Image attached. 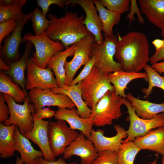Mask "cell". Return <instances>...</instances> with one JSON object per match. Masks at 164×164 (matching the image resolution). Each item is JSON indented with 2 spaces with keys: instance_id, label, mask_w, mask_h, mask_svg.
<instances>
[{
  "instance_id": "cell-1",
  "label": "cell",
  "mask_w": 164,
  "mask_h": 164,
  "mask_svg": "<svg viewBox=\"0 0 164 164\" xmlns=\"http://www.w3.org/2000/svg\"><path fill=\"white\" fill-rule=\"evenodd\" d=\"M115 58L121 70L128 72H140L149 61V45L142 32L132 31L121 36L118 33Z\"/></svg>"
},
{
  "instance_id": "cell-2",
  "label": "cell",
  "mask_w": 164,
  "mask_h": 164,
  "mask_svg": "<svg viewBox=\"0 0 164 164\" xmlns=\"http://www.w3.org/2000/svg\"><path fill=\"white\" fill-rule=\"evenodd\" d=\"M47 16L50 22L46 35L52 40L60 41L65 49L84 37L93 35L84 24L85 16H79L78 12H67L60 18L51 14Z\"/></svg>"
},
{
  "instance_id": "cell-3",
  "label": "cell",
  "mask_w": 164,
  "mask_h": 164,
  "mask_svg": "<svg viewBox=\"0 0 164 164\" xmlns=\"http://www.w3.org/2000/svg\"><path fill=\"white\" fill-rule=\"evenodd\" d=\"M108 74L94 67L90 74L82 82V98L91 110L108 91L115 90L108 78Z\"/></svg>"
},
{
  "instance_id": "cell-4",
  "label": "cell",
  "mask_w": 164,
  "mask_h": 164,
  "mask_svg": "<svg viewBox=\"0 0 164 164\" xmlns=\"http://www.w3.org/2000/svg\"><path fill=\"white\" fill-rule=\"evenodd\" d=\"M124 98L117 95L115 90L108 91L91 110L90 117L97 127L112 124L114 120L122 116L121 110Z\"/></svg>"
},
{
  "instance_id": "cell-5",
  "label": "cell",
  "mask_w": 164,
  "mask_h": 164,
  "mask_svg": "<svg viewBox=\"0 0 164 164\" xmlns=\"http://www.w3.org/2000/svg\"><path fill=\"white\" fill-rule=\"evenodd\" d=\"M102 43L95 41L91 52V56L95 58L94 67L103 73L109 74L121 70L120 63L114 60L118 37L113 34L107 36L104 35Z\"/></svg>"
},
{
  "instance_id": "cell-6",
  "label": "cell",
  "mask_w": 164,
  "mask_h": 164,
  "mask_svg": "<svg viewBox=\"0 0 164 164\" xmlns=\"http://www.w3.org/2000/svg\"><path fill=\"white\" fill-rule=\"evenodd\" d=\"M3 95L10 111L9 118L3 124L6 126L15 125L23 135L31 131L33 126V114L36 111L29 97H26L23 104H20L12 97Z\"/></svg>"
},
{
  "instance_id": "cell-7",
  "label": "cell",
  "mask_w": 164,
  "mask_h": 164,
  "mask_svg": "<svg viewBox=\"0 0 164 164\" xmlns=\"http://www.w3.org/2000/svg\"><path fill=\"white\" fill-rule=\"evenodd\" d=\"M35 46L36 51L31 56L40 67L46 68L50 59L57 52L64 50L65 47L60 41H54L49 38L45 32L39 36L27 33L23 36Z\"/></svg>"
},
{
  "instance_id": "cell-8",
  "label": "cell",
  "mask_w": 164,
  "mask_h": 164,
  "mask_svg": "<svg viewBox=\"0 0 164 164\" xmlns=\"http://www.w3.org/2000/svg\"><path fill=\"white\" fill-rule=\"evenodd\" d=\"M32 15V12L26 14H23L17 21L15 30L4 39L3 44L0 45V59L8 65L17 61L21 57L19 47L21 43L26 41L22 36V32Z\"/></svg>"
},
{
  "instance_id": "cell-9",
  "label": "cell",
  "mask_w": 164,
  "mask_h": 164,
  "mask_svg": "<svg viewBox=\"0 0 164 164\" xmlns=\"http://www.w3.org/2000/svg\"><path fill=\"white\" fill-rule=\"evenodd\" d=\"M124 104L127 109V119L130 125L127 131L128 136L123 143L134 141L137 137L143 136L154 128L164 127V113L159 114L150 119L142 118L136 114L130 102L124 98Z\"/></svg>"
},
{
  "instance_id": "cell-10",
  "label": "cell",
  "mask_w": 164,
  "mask_h": 164,
  "mask_svg": "<svg viewBox=\"0 0 164 164\" xmlns=\"http://www.w3.org/2000/svg\"><path fill=\"white\" fill-rule=\"evenodd\" d=\"M78 134L68 127L64 121H50L48 127V138L54 156L63 155L66 148L77 137Z\"/></svg>"
},
{
  "instance_id": "cell-11",
  "label": "cell",
  "mask_w": 164,
  "mask_h": 164,
  "mask_svg": "<svg viewBox=\"0 0 164 164\" xmlns=\"http://www.w3.org/2000/svg\"><path fill=\"white\" fill-rule=\"evenodd\" d=\"M95 41L93 35L84 37L75 43L76 48L73 58L70 61H66L65 64V85H70L78 70L81 66L85 65L91 59L92 49Z\"/></svg>"
},
{
  "instance_id": "cell-12",
  "label": "cell",
  "mask_w": 164,
  "mask_h": 164,
  "mask_svg": "<svg viewBox=\"0 0 164 164\" xmlns=\"http://www.w3.org/2000/svg\"><path fill=\"white\" fill-rule=\"evenodd\" d=\"M25 87L26 91L37 88L50 89L58 87L57 81L51 68L39 67L31 56L29 59L26 69Z\"/></svg>"
},
{
  "instance_id": "cell-13",
  "label": "cell",
  "mask_w": 164,
  "mask_h": 164,
  "mask_svg": "<svg viewBox=\"0 0 164 164\" xmlns=\"http://www.w3.org/2000/svg\"><path fill=\"white\" fill-rule=\"evenodd\" d=\"M29 97L33 104L35 111L46 106L71 109L75 105L67 95L62 93H53L50 89L35 88L28 93Z\"/></svg>"
},
{
  "instance_id": "cell-14",
  "label": "cell",
  "mask_w": 164,
  "mask_h": 164,
  "mask_svg": "<svg viewBox=\"0 0 164 164\" xmlns=\"http://www.w3.org/2000/svg\"><path fill=\"white\" fill-rule=\"evenodd\" d=\"M99 155L92 142L80 132L77 137L65 149L63 158L70 159L73 156H77L80 158L81 164H91Z\"/></svg>"
},
{
  "instance_id": "cell-15",
  "label": "cell",
  "mask_w": 164,
  "mask_h": 164,
  "mask_svg": "<svg viewBox=\"0 0 164 164\" xmlns=\"http://www.w3.org/2000/svg\"><path fill=\"white\" fill-rule=\"evenodd\" d=\"M114 128L117 133L111 137L104 135V132L101 129L93 130L88 139L93 143L98 153L106 150L117 152L121 146L128 135L127 131L119 125L116 124Z\"/></svg>"
},
{
  "instance_id": "cell-16",
  "label": "cell",
  "mask_w": 164,
  "mask_h": 164,
  "mask_svg": "<svg viewBox=\"0 0 164 164\" xmlns=\"http://www.w3.org/2000/svg\"><path fill=\"white\" fill-rule=\"evenodd\" d=\"M70 4H77L84 11L86 16L84 24L88 30L94 36L96 42L99 43H103L101 32L102 25L97 11L93 0H66V7Z\"/></svg>"
},
{
  "instance_id": "cell-17",
  "label": "cell",
  "mask_w": 164,
  "mask_h": 164,
  "mask_svg": "<svg viewBox=\"0 0 164 164\" xmlns=\"http://www.w3.org/2000/svg\"><path fill=\"white\" fill-rule=\"evenodd\" d=\"M33 118L34 124L32 129L23 135L39 146L45 160H55V157L50 146L48 138V127L50 120L45 121Z\"/></svg>"
},
{
  "instance_id": "cell-18",
  "label": "cell",
  "mask_w": 164,
  "mask_h": 164,
  "mask_svg": "<svg viewBox=\"0 0 164 164\" xmlns=\"http://www.w3.org/2000/svg\"><path fill=\"white\" fill-rule=\"evenodd\" d=\"M54 117L57 120L67 122L71 129L79 130L87 138H88L90 136L94 125L93 121L91 117L87 118L81 117L77 114V109L75 108L69 109L58 108Z\"/></svg>"
},
{
  "instance_id": "cell-19",
  "label": "cell",
  "mask_w": 164,
  "mask_h": 164,
  "mask_svg": "<svg viewBox=\"0 0 164 164\" xmlns=\"http://www.w3.org/2000/svg\"><path fill=\"white\" fill-rule=\"evenodd\" d=\"M33 46V45L30 42L27 40L22 56L19 60L9 65V69L4 72L9 75L13 80L21 88L27 97H28V93L25 87L26 78L25 73Z\"/></svg>"
},
{
  "instance_id": "cell-20",
  "label": "cell",
  "mask_w": 164,
  "mask_h": 164,
  "mask_svg": "<svg viewBox=\"0 0 164 164\" xmlns=\"http://www.w3.org/2000/svg\"><path fill=\"white\" fill-rule=\"evenodd\" d=\"M82 81L76 85H64L51 90L54 93H62L67 95L77 107V114L83 118H87L90 117L92 110L82 98L81 89Z\"/></svg>"
},
{
  "instance_id": "cell-21",
  "label": "cell",
  "mask_w": 164,
  "mask_h": 164,
  "mask_svg": "<svg viewBox=\"0 0 164 164\" xmlns=\"http://www.w3.org/2000/svg\"><path fill=\"white\" fill-rule=\"evenodd\" d=\"M133 141L141 150L155 152L164 155V127L152 130L145 135L136 138Z\"/></svg>"
},
{
  "instance_id": "cell-22",
  "label": "cell",
  "mask_w": 164,
  "mask_h": 164,
  "mask_svg": "<svg viewBox=\"0 0 164 164\" xmlns=\"http://www.w3.org/2000/svg\"><path fill=\"white\" fill-rule=\"evenodd\" d=\"M140 10L149 21L161 29H164V0H139Z\"/></svg>"
},
{
  "instance_id": "cell-23",
  "label": "cell",
  "mask_w": 164,
  "mask_h": 164,
  "mask_svg": "<svg viewBox=\"0 0 164 164\" xmlns=\"http://www.w3.org/2000/svg\"><path fill=\"white\" fill-rule=\"evenodd\" d=\"M126 98L136 115L142 118L151 119L159 114L164 113V101L161 103H152L136 98L130 92L126 94Z\"/></svg>"
},
{
  "instance_id": "cell-24",
  "label": "cell",
  "mask_w": 164,
  "mask_h": 164,
  "mask_svg": "<svg viewBox=\"0 0 164 164\" xmlns=\"http://www.w3.org/2000/svg\"><path fill=\"white\" fill-rule=\"evenodd\" d=\"M108 78L113 85L116 94L123 98H126L125 90L128 84L132 80L137 79H144L148 82V76L145 72H128L121 70L109 73Z\"/></svg>"
},
{
  "instance_id": "cell-25",
  "label": "cell",
  "mask_w": 164,
  "mask_h": 164,
  "mask_svg": "<svg viewBox=\"0 0 164 164\" xmlns=\"http://www.w3.org/2000/svg\"><path fill=\"white\" fill-rule=\"evenodd\" d=\"M76 48L75 44L65 50L57 52L52 57L48 63L47 67L51 68L55 74L59 87L65 85V63L68 57L73 56Z\"/></svg>"
},
{
  "instance_id": "cell-26",
  "label": "cell",
  "mask_w": 164,
  "mask_h": 164,
  "mask_svg": "<svg viewBox=\"0 0 164 164\" xmlns=\"http://www.w3.org/2000/svg\"><path fill=\"white\" fill-rule=\"evenodd\" d=\"M13 135L15 140V150L20 153V159L25 164H34L37 158L43 156L42 152L33 148L29 139L21 133L16 126Z\"/></svg>"
},
{
  "instance_id": "cell-27",
  "label": "cell",
  "mask_w": 164,
  "mask_h": 164,
  "mask_svg": "<svg viewBox=\"0 0 164 164\" xmlns=\"http://www.w3.org/2000/svg\"><path fill=\"white\" fill-rule=\"evenodd\" d=\"M16 126L5 125L0 124V154L2 159L10 158L15 154L16 151L15 140L13 133Z\"/></svg>"
},
{
  "instance_id": "cell-28",
  "label": "cell",
  "mask_w": 164,
  "mask_h": 164,
  "mask_svg": "<svg viewBox=\"0 0 164 164\" xmlns=\"http://www.w3.org/2000/svg\"><path fill=\"white\" fill-rule=\"evenodd\" d=\"M94 2L102 23V31L105 36H111L114 34L113 26L119 23L121 15L106 9L99 0H94Z\"/></svg>"
},
{
  "instance_id": "cell-29",
  "label": "cell",
  "mask_w": 164,
  "mask_h": 164,
  "mask_svg": "<svg viewBox=\"0 0 164 164\" xmlns=\"http://www.w3.org/2000/svg\"><path fill=\"white\" fill-rule=\"evenodd\" d=\"M12 80L0 70V93L12 97L17 103L23 102L27 96L21 88Z\"/></svg>"
},
{
  "instance_id": "cell-30",
  "label": "cell",
  "mask_w": 164,
  "mask_h": 164,
  "mask_svg": "<svg viewBox=\"0 0 164 164\" xmlns=\"http://www.w3.org/2000/svg\"><path fill=\"white\" fill-rule=\"evenodd\" d=\"M141 150L134 141L122 143L116 152L119 164H134L136 156Z\"/></svg>"
},
{
  "instance_id": "cell-31",
  "label": "cell",
  "mask_w": 164,
  "mask_h": 164,
  "mask_svg": "<svg viewBox=\"0 0 164 164\" xmlns=\"http://www.w3.org/2000/svg\"><path fill=\"white\" fill-rule=\"evenodd\" d=\"M147 75L149 83L147 88L142 89L144 94V98L147 99L155 87H159L164 91V76H161L152 66L147 64L144 69Z\"/></svg>"
},
{
  "instance_id": "cell-32",
  "label": "cell",
  "mask_w": 164,
  "mask_h": 164,
  "mask_svg": "<svg viewBox=\"0 0 164 164\" xmlns=\"http://www.w3.org/2000/svg\"><path fill=\"white\" fill-rule=\"evenodd\" d=\"M30 20L35 35L39 36L45 32L50 25V21L38 8H36L32 12Z\"/></svg>"
},
{
  "instance_id": "cell-33",
  "label": "cell",
  "mask_w": 164,
  "mask_h": 164,
  "mask_svg": "<svg viewBox=\"0 0 164 164\" xmlns=\"http://www.w3.org/2000/svg\"><path fill=\"white\" fill-rule=\"evenodd\" d=\"M101 4L107 9L121 15L130 9V0H99Z\"/></svg>"
},
{
  "instance_id": "cell-34",
  "label": "cell",
  "mask_w": 164,
  "mask_h": 164,
  "mask_svg": "<svg viewBox=\"0 0 164 164\" xmlns=\"http://www.w3.org/2000/svg\"><path fill=\"white\" fill-rule=\"evenodd\" d=\"M21 5L0 6V22L13 19L17 21L24 14Z\"/></svg>"
},
{
  "instance_id": "cell-35",
  "label": "cell",
  "mask_w": 164,
  "mask_h": 164,
  "mask_svg": "<svg viewBox=\"0 0 164 164\" xmlns=\"http://www.w3.org/2000/svg\"><path fill=\"white\" fill-rule=\"evenodd\" d=\"M91 164H119L117 152L110 150L101 152Z\"/></svg>"
},
{
  "instance_id": "cell-36",
  "label": "cell",
  "mask_w": 164,
  "mask_h": 164,
  "mask_svg": "<svg viewBox=\"0 0 164 164\" xmlns=\"http://www.w3.org/2000/svg\"><path fill=\"white\" fill-rule=\"evenodd\" d=\"M16 25L17 21L13 19L0 22V45L4 39L15 30Z\"/></svg>"
},
{
  "instance_id": "cell-37",
  "label": "cell",
  "mask_w": 164,
  "mask_h": 164,
  "mask_svg": "<svg viewBox=\"0 0 164 164\" xmlns=\"http://www.w3.org/2000/svg\"><path fill=\"white\" fill-rule=\"evenodd\" d=\"M95 61V58L92 56L87 63L84 66L78 75L74 79L70 85H74L83 80L87 78L91 73L94 67Z\"/></svg>"
},
{
  "instance_id": "cell-38",
  "label": "cell",
  "mask_w": 164,
  "mask_h": 164,
  "mask_svg": "<svg viewBox=\"0 0 164 164\" xmlns=\"http://www.w3.org/2000/svg\"><path fill=\"white\" fill-rule=\"evenodd\" d=\"M66 0H37L38 6L40 7L43 15L46 16L50 10L49 7L52 4L63 8L66 5Z\"/></svg>"
},
{
  "instance_id": "cell-39",
  "label": "cell",
  "mask_w": 164,
  "mask_h": 164,
  "mask_svg": "<svg viewBox=\"0 0 164 164\" xmlns=\"http://www.w3.org/2000/svg\"><path fill=\"white\" fill-rule=\"evenodd\" d=\"M130 2L131 6L129 12L126 16V18L129 19V25L131 24L132 21L135 20L134 15L135 14H136L137 15L138 22L142 25L143 24L145 19L141 15L140 9L138 8L137 5V1L131 0Z\"/></svg>"
},
{
  "instance_id": "cell-40",
  "label": "cell",
  "mask_w": 164,
  "mask_h": 164,
  "mask_svg": "<svg viewBox=\"0 0 164 164\" xmlns=\"http://www.w3.org/2000/svg\"><path fill=\"white\" fill-rule=\"evenodd\" d=\"M3 94H0V122L4 123L9 118L10 111Z\"/></svg>"
},
{
  "instance_id": "cell-41",
  "label": "cell",
  "mask_w": 164,
  "mask_h": 164,
  "mask_svg": "<svg viewBox=\"0 0 164 164\" xmlns=\"http://www.w3.org/2000/svg\"><path fill=\"white\" fill-rule=\"evenodd\" d=\"M55 111L48 108H42L33 114V117L37 120L51 118L54 116Z\"/></svg>"
},
{
  "instance_id": "cell-42",
  "label": "cell",
  "mask_w": 164,
  "mask_h": 164,
  "mask_svg": "<svg viewBox=\"0 0 164 164\" xmlns=\"http://www.w3.org/2000/svg\"><path fill=\"white\" fill-rule=\"evenodd\" d=\"M161 34L163 38L164 44L162 48L155 51V53L150 57L149 61L152 64L158 62L161 60H164V29H161Z\"/></svg>"
},
{
  "instance_id": "cell-43",
  "label": "cell",
  "mask_w": 164,
  "mask_h": 164,
  "mask_svg": "<svg viewBox=\"0 0 164 164\" xmlns=\"http://www.w3.org/2000/svg\"><path fill=\"white\" fill-rule=\"evenodd\" d=\"M64 159L60 157L56 160L49 161L45 160L42 157H39L35 160L34 164H77L75 162L67 163Z\"/></svg>"
},
{
  "instance_id": "cell-44",
  "label": "cell",
  "mask_w": 164,
  "mask_h": 164,
  "mask_svg": "<svg viewBox=\"0 0 164 164\" xmlns=\"http://www.w3.org/2000/svg\"><path fill=\"white\" fill-rule=\"evenodd\" d=\"M26 2V0H0V6L4 7L19 5L23 7Z\"/></svg>"
},
{
  "instance_id": "cell-45",
  "label": "cell",
  "mask_w": 164,
  "mask_h": 164,
  "mask_svg": "<svg viewBox=\"0 0 164 164\" xmlns=\"http://www.w3.org/2000/svg\"><path fill=\"white\" fill-rule=\"evenodd\" d=\"M151 66L158 73H164V60L161 62L152 64Z\"/></svg>"
},
{
  "instance_id": "cell-46",
  "label": "cell",
  "mask_w": 164,
  "mask_h": 164,
  "mask_svg": "<svg viewBox=\"0 0 164 164\" xmlns=\"http://www.w3.org/2000/svg\"><path fill=\"white\" fill-rule=\"evenodd\" d=\"M152 43L154 46L155 51H157L162 47L164 44V41L163 40L156 39L152 41Z\"/></svg>"
},
{
  "instance_id": "cell-47",
  "label": "cell",
  "mask_w": 164,
  "mask_h": 164,
  "mask_svg": "<svg viewBox=\"0 0 164 164\" xmlns=\"http://www.w3.org/2000/svg\"><path fill=\"white\" fill-rule=\"evenodd\" d=\"M8 65L4 62L1 59H0V70L6 72L9 69Z\"/></svg>"
},
{
  "instance_id": "cell-48",
  "label": "cell",
  "mask_w": 164,
  "mask_h": 164,
  "mask_svg": "<svg viewBox=\"0 0 164 164\" xmlns=\"http://www.w3.org/2000/svg\"><path fill=\"white\" fill-rule=\"evenodd\" d=\"M24 162L20 159V158L17 156L15 164H24Z\"/></svg>"
},
{
  "instance_id": "cell-49",
  "label": "cell",
  "mask_w": 164,
  "mask_h": 164,
  "mask_svg": "<svg viewBox=\"0 0 164 164\" xmlns=\"http://www.w3.org/2000/svg\"><path fill=\"white\" fill-rule=\"evenodd\" d=\"M155 155H156V158L154 161L150 162L151 164H157V161L158 158L159 154L156 153Z\"/></svg>"
},
{
  "instance_id": "cell-50",
  "label": "cell",
  "mask_w": 164,
  "mask_h": 164,
  "mask_svg": "<svg viewBox=\"0 0 164 164\" xmlns=\"http://www.w3.org/2000/svg\"><path fill=\"white\" fill-rule=\"evenodd\" d=\"M162 164H164V155L162 156Z\"/></svg>"
}]
</instances>
